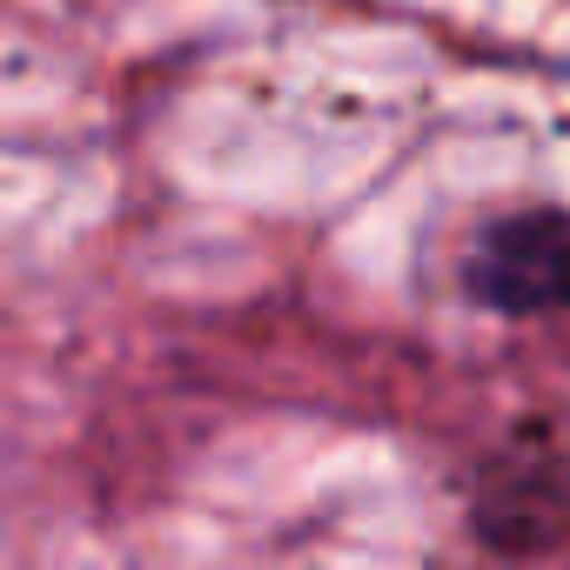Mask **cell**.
I'll return each instance as SVG.
<instances>
[{
  "label": "cell",
  "instance_id": "6da1fadb",
  "mask_svg": "<svg viewBox=\"0 0 570 570\" xmlns=\"http://www.w3.org/2000/svg\"><path fill=\"white\" fill-rule=\"evenodd\" d=\"M476 296L503 316L530 309H570V222L563 215H510L490 222L470 255Z\"/></svg>",
  "mask_w": 570,
  "mask_h": 570
}]
</instances>
